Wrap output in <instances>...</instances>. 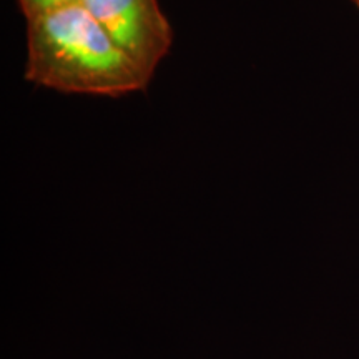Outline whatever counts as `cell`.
<instances>
[{
    "label": "cell",
    "mask_w": 359,
    "mask_h": 359,
    "mask_svg": "<svg viewBox=\"0 0 359 359\" xmlns=\"http://www.w3.org/2000/svg\"><path fill=\"white\" fill-rule=\"evenodd\" d=\"M82 4L151 80L173 42L172 25L158 0H82Z\"/></svg>",
    "instance_id": "7a4b0ae2"
},
{
    "label": "cell",
    "mask_w": 359,
    "mask_h": 359,
    "mask_svg": "<svg viewBox=\"0 0 359 359\" xmlns=\"http://www.w3.org/2000/svg\"><path fill=\"white\" fill-rule=\"evenodd\" d=\"M353 2H354V4H356V6L359 7V0H353Z\"/></svg>",
    "instance_id": "277c9868"
},
{
    "label": "cell",
    "mask_w": 359,
    "mask_h": 359,
    "mask_svg": "<svg viewBox=\"0 0 359 359\" xmlns=\"http://www.w3.org/2000/svg\"><path fill=\"white\" fill-rule=\"evenodd\" d=\"M75 4H82V0H19L20 11L27 20Z\"/></svg>",
    "instance_id": "3957f363"
},
{
    "label": "cell",
    "mask_w": 359,
    "mask_h": 359,
    "mask_svg": "<svg viewBox=\"0 0 359 359\" xmlns=\"http://www.w3.org/2000/svg\"><path fill=\"white\" fill-rule=\"evenodd\" d=\"M25 79L64 93L107 97L150 83L83 4L27 20Z\"/></svg>",
    "instance_id": "6da1fadb"
}]
</instances>
